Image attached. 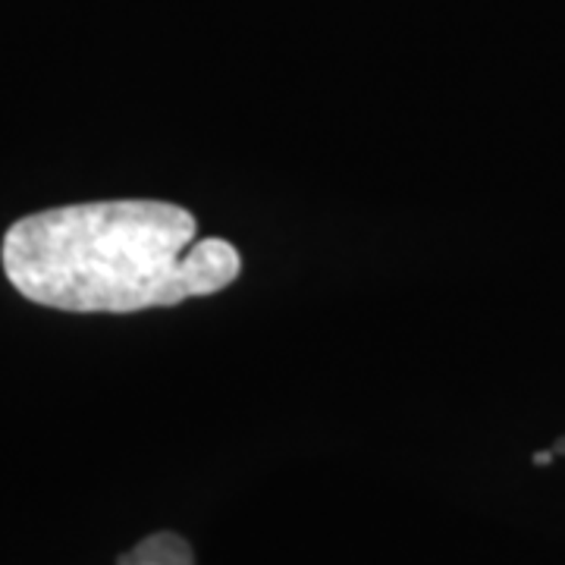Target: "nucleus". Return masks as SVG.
Segmentation results:
<instances>
[{
	"mask_svg": "<svg viewBox=\"0 0 565 565\" xmlns=\"http://www.w3.org/2000/svg\"><path fill=\"white\" fill-rule=\"evenodd\" d=\"M117 565H199L192 544L177 531H154L126 550Z\"/></svg>",
	"mask_w": 565,
	"mask_h": 565,
	"instance_id": "2",
	"label": "nucleus"
},
{
	"mask_svg": "<svg viewBox=\"0 0 565 565\" xmlns=\"http://www.w3.org/2000/svg\"><path fill=\"white\" fill-rule=\"evenodd\" d=\"M10 286L70 315H136L223 292L243 274L226 239H199V221L170 202L117 199L25 214L0 243Z\"/></svg>",
	"mask_w": 565,
	"mask_h": 565,
	"instance_id": "1",
	"label": "nucleus"
}]
</instances>
